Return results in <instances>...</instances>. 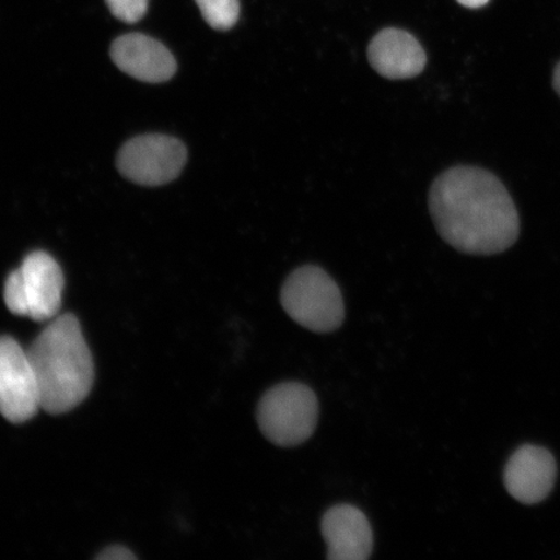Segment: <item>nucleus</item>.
Returning a JSON list of instances; mask_svg holds the SVG:
<instances>
[{"mask_svg":"<svg viewBox=\"0 0 560 560\" xmlns=\"http://www.w3.org/2000/svg\"><path fill=\"white\" fill-rule=\"evenodd\" d=\"M430 212L441 237L467 255L502 254L521 233L505 185L481 167L454 166L440 174L431 187Z\"/></svg>","mask_w":560,"mask_h":560,"instance_id":"1","label":"nucleus"},{"mask_svg":"<svg viewBox=\"0 0 560 560\" xmlns=\"http://www.w3.org/2000/svg\"><path fill=\"white\" fill-rule=\"evenodd\" d=\"M37 376L42 409L62 415L89 396L94 361L79 319L72 314L50 320L27 349Z\"/></svg>","mask_w":560,"mask_h":560,"instance_id":"2","label":"nucleus"},{"mask_svg":"<svg viewBox=\"0 0 560 560\" xmlns=\"http://www.w3.org/2000/svg\"><path fill=\"white\" fill-rule=\"evenodd\" d=\"M280 303L290 317L313 332L338 330L346 317L339 285L318 266H303L285 279Z\"/></svg>","mask_w":560,"mask_h":560,"instance_id":"3","label":"nucleus"},{"mask_svg":"<svg viewBox=\"0 0 560 560\" xmlns=\"http://www.w3.org/2000/svg\"><path fill=\"white\" fill-rule=\"evenodd\" d=\"M319 417L318 398L305 384L282 383L262 396L257 422L264 436L278 446H298L311 439Z\"/></svg>","mask_w":560,"mask_h":560,"instance_id":"4","label":"nucleus"},{"mask_svg":"<svg viewBox=\"0 0 560 560\" xmlns=\"http://www.w3.org/2000/svg\"><path fill=\"white\" fill-rule=\"evenodd\" d=\"M65 276L58 262L46 252H33L5 280L4 301L13 314L37 322L58 317Z\"/></svg>","mask_w":560,"mask_h":560,"instance_id":"5","label":"nucleus"},{"mask_svg":"<svg viewBox=\"0 0 560 560\" xmlns=\"http://www.w3.org/2000/svg\"><path fill=\"white\" fill-rule=\"evenodd\" d=\"M187 161L180 140L149 135L129 140L118 152L117 167L126 179L143 186H161L178 178Z\"/></svg>","mask_w":560,"mask_h":560,"instance_id":"6","label":"nucleus"},{"mask_svg":"<svg viewBox=\"0 0 560 560\" xmlns=\"http://www.w3.org/2000/svg\"><path fill=\"white\" fill-rule=\"evenodd\" d=\"M42 408L37 376L27 350L10 336L0 338V415L24 423Z\"/></svg>","mask_w":560,"mask_h":560,"instance_id":"7","label":"nucleus"},{"mask_svg":"<svg viewBox=\"0 0 560 560\" xmlns=\"http://www.w3.org/2000/svg\"><path fill=\"white\" fill-rule=\"evenodd\" d=\"M555 457L542 446L523 445L511 455L503 482L513 499L523 505H537L548 499L557 480Z\"/></svg>","mask_w":560,"mask_h":560,"instance_id":"8","label":"nucleus"},{"mask_svg":"<svg viewBox=\"0 0 560 560\" xmlns=\"http://www.w3.org/2000/svg\"><path fill=\"white\" fill-rule=\"evenodd\" d=\"M320 529L328 559L366 560L373 551V529L359 508L345 503L328 509L322 517Z\"/></svg>","mask_w":560,"mask_h":560,"instance_id":"9","label":"nucleus"},{"mask_svg":"<svg viewBox=\"0 0 560 560\" xmlns=\"http://www.w3.org/2000/svg\"><path fill=\"white\" fill-rule=\"evenodd\" d=\"M110 56L124 73L143 82L170 81L177 70L172 52L144 34L132 33L117 38L110 47Z\"/></svg>","mask_w":560,"mask_h":560,"instance_id":"10","label":"nucleus"},{"mask_svg":"<svg viewBox=\"0 0 560 560\" xmlns=\"http://www.w3.org/2000/svg\"><path fill=\"white\" fill-rule=\"evenodd\" d=\"M369 61L388 80H409L423 72L427 56L423 47L408 32L384 30L375 35L368 50Z\"/></svg>","mask_w":560,"mask_h":560,"instance_id":"11","label":"nucleus"},{"mask_svg":"<svg viewBox=\"0 0 560 560\" xmlns=\"http://www.w3.org/2000/svg\"><path fill=\"white\" fill-rule=\"evenodd\" d=\"M206 23L215 31H229L240 19V0H195Z\"/></svg>","mask_w":560,"mask_h":560,"instance_id":"12","label":"nucleus"},{"mask_svg":"<svg viewBox=\"0 0 560 560\" xmlns=\"http://www.w3.org/2000/svg\"><path fill=\"white\" fill-rule=\"evenodd\" d=\"M116 19L126 24H136L145 16L149 0H105Z\"/></svg>","mask_w":560,"mask_h":560,"instance_id":"13","label":"nucleus"},{"mask_svg":"<svg viewBox=\"0 0 560 560\" xmlns=\"http://www.w3.org/2000/svg\"><path fill=\"white\" fill-rule=\"evenodd\" d=\"M96 559L101 560H132L137 559L135 552L124 548V546H110V548L104 549Z\"/></svg>","mask_w":560,"mask_h":560,"instance_id":"14","label":"nucleus"},{"mask_svg":"<svg viewBox=\"0 0 560 560\" xmlns=\"http://www.w3.org/2000/svg\"><path fill=\"white\" fill-rule=\"evenodd\" d=\"M457 2L467 9L476 10L488 4L489 0H457Z\"/></svg>","mask_w":560,"mask_h":560,"instance_id":"15","label":"nucleus"},{"mask_svg":"<svg viewBox=\"0 0 560 560\" xmlns=\"http://www.w3.org/2000/svg\"><path fill=\"white\" fill-rule=\"evenodd\" d=\"M552 88H555L560 97V61L555 69V74H552Z\"/></svg>","mask_w":560,"mask_h":560,"instance_id":"16","label":"nucleus"}]
</instances>
